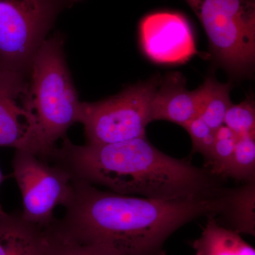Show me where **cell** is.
Returning a JSON list of instances; mask_svg holds the SVG:
<instances>
[{
    "label": "cell",
    "mask_w": 255,
    "mask_h": 255,
    "mask_svg": "<svg viewBox=\"0 0 255 255\" xmlns=\"http://www.w3.org/2000/svg\"><path fill=\"white\" fill-rule=\"evenodd\" d=\"M220 196L164 201L102 191L73 179L63 219L55 224L73 237L105 247L119 255H164L165 242L201 216H215Z\"/></svg>",
    "instance_id": "cell-1"
},
{
    "label": "cell",
    "mask_w": 255,
    "mask_h": 255,
    "mask_svg": "<svg viewBox=\"0 0 255 255\" xmlns=\"http://www.w3.org/2000/svg\"><path fill=\"white\" fill-rule=\"evenodd\" d=\"M52 159L75 180L103 186L124 195L198 200L216 199L225 189L208 169L166 155L146 137L83 145L65 137Z\"/></svg>",
    "instance_id": "cell-2"
},
{
    "label": "cell",
    "mask_w": 255,
    "mask_h": 255,
    "mask_svg": "<svg viewBox=\"0 0 255 255\" xmlns=\"http://www.w3.org/2000/svg\"><path fill=\"white\" fill-rule=\"evenodd\" d=\"M32 107L45 140L51 147L78 122L81 102L64 54L60 33L48 37L32 61L29 74Z\"/></svg>",
    "instance_id": "cell-3"
},
{
    "label": "cell",
    "mask_w": 255,
    "mask_h": 255,
    "mask_svg": "<svg viewBox=\"0 0 255 255\" xmlns=\"http://www.w3.org/2000/svg\"><path fill=\"white\" fill-rule=\"evenodd\" d=\"M224 68L246 74L255 61V0H185Z\"/></svg>",
    "instance_id": "cell-4"
},
{
    "label": "cell",
    "mask_w": 255,
    "mask_h": 255,
    "mask_svg": "<svg viewBox=\"0 0 255 255\" xmlns=\"http://www.w3.org/2000/svg\"><path fill=\"white\" fill-rule=\"evenodd\" d=\"M82 0H0V64L29 73L59 15Z\"/></svg>",
    "instance_id": "cell-5"
},
{
    "label": "cell",
    "mask_w": 255,
    "mask_h": 255,
    "mask_svg": "<svg viewBox=\"0 0 255 255\" xmlns=\"http://www.w3.org/2000/svg\"><path fill=\"white\" fill-rule=\"evenodd\" d=\"M158 76L127 87L118 95L97 102H81L79 123L85 128L87 143H114L146 137L151 121V104Z\"/></svg>",
    "instance_id": "cell-6"
},
{
    "label": "cell",
    "mask_w": 255,
    "mask_h": 255,
    "mask_svg": "<svg viewBox=\"0 0 255 255\" xmlns=\"http://www.w3.org/2000/svg\"><path fill=\"white\" fill-rule=\"evenodd\" d=\"M14 177L22 197L23 219L43 228L53 222L58 206L68 204L73 178L60 166L48 165L26 150H16L12 162Z\"/></svg>",
    "instance_id": "cell-7"
},
{
    "label": "cell",
    "mask_w": 255,
    "mask_h": 255,
    "mask_svg": "<svg viewBox=\"0 0 255 255\" xmlns=\"http://www.w3.org/2000/svg\"><path fill=\"white\" fill-rule=\"evenodd\" d=\"M0 147L52 158L57 147L43 137L32 107L28 74L0 64Z\"/></svg>",
    "instance_id": "cell-8"
},
{
    "label": "cell",
    "mask_w": 255,
    "mask_h": 255,
    "mask_svg": "<svg viewBox=\"0 0 255 255\" xmlns=\"http://www.w3.org/2000/svg\"><path fill=\"white\" fill-rule=\"evenodd\" d=\"M139 36L144 53L154 63H184L196 53L192 28L179 13L158 11L147 15L139 24Z\"/></svg>",
    "instance_id": "cell-9"
},
{
    "label": "cell",
    "mask_w": 255,
    "mask_h": 255,
    "mask_svg": "<svg viewBox=\"0 0 255 255\" xmlns=\"http://www.w3.org/2000/svg\"><path fill=\"white\" fill-rule=\"evenodd\" d=\"M197 117L195 91L186 87L179 73L161 78L151 104V121H167L182 127Z\"/></svg>",
    "instance_id": "cell-10"
},
{
    "label": "cell",
    "mask_w": 255,
    "mask_h": 255,
    "mask_svg": "<svg viewBox=\"0 0 255 255\" xmlns=\"http://www.w3.org/2000/svg\"><path fill=\"white\" fill-rule=\"evenodd\" d=\"M45 228L28 222L21 213L0 212V255H46Z\"/></svg>",
    "instance_id": "cell-11"
},
{
    "label": "cell",
    "mask_w": 255,
    "mask_h": 255,
    "mask_svg": "<svg viewBox=\"0 0 255 255\" xmlns=\"http://www.w3.org/2000/svg\"><path fill=\"white\" fill-rule=\"evenodd\" d=\"M215 217L219 224L235 232L255 236V181L233 189L225 188Z\"/></svg>",
    "instance_id": "cell-12"
},
{
    "label": "cell",
    "mask_w": 255,
    "mask_h": 255,
    "mask_svg": "<svg viewBox=\"0 0 255 255\" xmlns=\"http://www.w3.org/2000/svg\"><path fill=\"white\" fill-rule=\"evenodd\" d=\"M207 217L200 237L193 242L195 255H255L239 233L221 226L214 216Z\"/></svg>",
    "instance_id": "cell-13"
},
{
    "label": "cell",
    "mask_w": 255,
    "mask_h": 255,
    "mask_svg": "<svg viewBox=\"0 0 255 255\" xmlns=\"http://www.w3.org/2000/svg\"><path fill=\"white\" fill-rule=\"evenodd\" d=\"M230 83H221L208 77L199 88L194 90L197 103V116L216 131L224 125L226 112L232 105Z\"/></svg>",
    "instance_id": "cell-14"
},
{
    "label": "cell",
    "mask_w": 255,
    "mask_h": 255,
    "mask_svg": "<svg viewBox=\"0 0 255 255\" xmlns=\"http://www.w3.org/2000/svg\"><path fill=\"white\" fill-rule=\"evenodd\" d=\"M46 255H119L105 247L84 242L60 230L54 221L45 228Z\"/></svg>",
    "instance_id": "cell-15"
},
{
    "label": "cell",
    "mask_w": 255,
    "mask_h": 255,
    "mask_svg": "<svg viewBox=\"0 0 255 255\" xmlns=\"http://www.w3.org/2000/svg\"><path fill=\"white\" fill-rule=\"evenodd\" d=\"M223 177H230L245 182L255 181V137H238L236 148Z\"/></svg>",
    "instance_id": "cell-16"
},
{
    "label": "cell",
    "mask_w": 255,
    "mask_h": 255,
    "mask_svg": "<svg viewBox=\"0 0 255 255\" xmlns=\"http://www.w3.org/2000/svg\"><path fill=\"white\" fill-rule=\"evenodd\" d=\"M238 137L226 126L215 131V143L212 153L207 162L205 169L218 177H223L230 161L232 158Z\"/></svg>",
    "instance_id": "cell-17"
},
{
    "label": "cell",
    "mask_w": 255,
    "mask_h": 255,
    "mask_svg": "<svg viewBox=\"0 0 255 255\" xmlns=\"http://www.w3.org/2000/svg\"><path fill=\"white\" fill-rule=\"evenodd\" d=\"M224 125L238 137L255 135V107L253 100H246L228 108L224 119Z\"/></svg>",
    "instance_id": "cell-18"
},
{
    "label": "cell",
    "mask_w": 255,
    "mask_h": 255,
    "mask_svg": "<svg viewBox=\"0 0 255 255\" xmlns=\"http://www.w3.org/2000/svg\"><path fill=\"white\" fill-rule=\"evenodd\" d=\"M192 140L193 152L204 156L205 162L209 160L212 153L215 143V131L199 117L182 126Z\"/></svg>",
    "instance_id": "cell-19"
},
{
    "label": "cell",
    "mask_w": 255,
    "mask_h": 255,
    "mask_svg": "<svg viewBox=\"0 0 255 255\" xmlns=\"http://www.w3.org/2000/svg\"><path fill=\"white\" fill-rule=\"evenodd\" d=\"M3 178H4V177H3V174L1 173V169H0V185H1V182H2ZM1 211H4V210L2 209L1 204H0V212H1Z\"/></svg>",
    "instance_id": "cell-20"
}]
</instances>
